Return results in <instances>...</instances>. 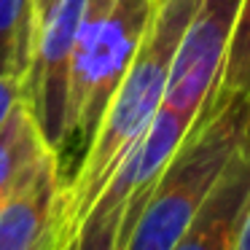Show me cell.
Listing matches in <instances>:
<instances>
[{
    "label": "cell",
    "instance_id": "6da1fadb",
    "mask_svg": "<svg viewBox=\"0 0 250 250\" xmlns=\"http://www.w3.org/2000/svg\"><path fill=\"white\" fill-rule=\"evenodd\" d=\"M199 0H159L153 22L76 175L62 186L57 250H70L89 207L164 105L169 73Z\"/></svg>",
    "mask_w": 250,
    "mask_h": 250
},
{
    "label": "cell",
    "instance_id": "7a4b0ae2",
    "mask_svg": "<svg viewBox=\"0 0 250 250\" xmlns=\"http://www.w3.org/2000/svg\"><path fill=\"white\" fill-rule=\"evenodd\" d=\"M250 135V103L210 97L167 162L126 250H178L229 159Z\"/></svg>",
    "mask_w": 250,
    "mask_h": 250
},
{
    "label": "cell",
    "instance_id": "3957f363",
    "mask_svg": "<svg viewBox=\"0 0 250 250\" xmlns=\"http://www.w3.org/2000/svg\"><path fill=\"white\" fill-rule=\"evenodd\" d=\"M159 0H89L76 41L65 113L62 159H70L76 175L83 162L113 94L119 92L143 38L153 22ZM67 178V180H70ZM67 186V183H65Z\"/></svg>",
    "mask_w": 250,
    "mask_h": 250
},
{
    "label": "cell",
    "instance_id": "277c9868",
    "mask_svg": "<svg viewBox=\"0 0 250 250\" xmlns=\"http://www.w3.org/2000/svg\"><path fill=\"white\" fill-rule=\"evenodd\" d=\"M191 124L194 119L162 105L148 132L124 156L89 207L70 250H126V239L135 231L164 167Z\"/></svg>",
    "mask_w": 250,
    "mask_h": 250
},
{
    "label": "cell",
    "instance_id": "5b68a950",
    "mask_svg": "<svg viewBox=\"0 0 250 250\" xmlns=\"http://www.w3.org/2000/svg\"><path fill=\"white\" fill-rule=\"evenodd\" d=\"M242 0H199L169 73L164 108L196 119L215 94Z\"/></svg>",
    "mask_w": 250,
    "mask_h": 250
},
{
    "label": "cell",
    "instance_id": "8992f818",
    "mask_svg": "<svg viewBox=\"0 0 250 250\" xmlns=\"http://www.w3.org/2000/svg\"><path fill=\"white\" fill-rule=\"evenodd\" d=\"M89 0H60L35 35V54L24 81V97L35 113L46 143L60 156L65 140V113L76 41Z\"/></svg>",
    "mask_w": 250,
    "mask_h": 250
},
{
    "label": "cell",
    "instance_id": "52a82bcc",
    "mask_svg": "<svg viewBox=\"0 0 250 250\" xmlns=\"http://www.w3.org/2000/svg\"><path fill=\"white\" fill-rule=\"evenodd\" d=\"M62 186L60 156L49 151L0 199V250H57Z\"/></svg>",
    "mask_w": 250,
    "mask_h": 250
},
{
    "label": "cell",
    "instance_id": "ba28073f",
    "mask_svg": "<svg viewBox=\"0 0 250 250\" xmlns=\"http://www.w3.org/2000/svg\"><path fill=\"white\" fill-rule=\"evenodd\" d=\"M250 215V135L234 151L226 169L207 199L202 202L194 223L178 250H237L239 234Z\"/></svg>",
    "mask_w": 250,
    "mask_h": 250
},
{
    "label": "cell",
    "instance_id": "9c48e42d",
    "mask_svg": "<svg viewBox=\"0 0 250 250\" xmlns=\"http://www.w3.org/2000/svg\"><path fill=\"white\" fill-rule=\"evenodd\" d=\"M49 151L54 148L46 143L27 97H19L0 126V199Z\"/></svg>",
    "mask_w": 250,
    "mask_h": 250
},
{
    "label": "cell",
    "instance_id": "30bf717a",
    "mask_svg": "<svg viewBox=\"0 0 250 250\" xmlns=\"http://www.w3.org/2000/svg\"><path fill=\"white\" fill-rule=\"evenodd\" d=\"M35 54L33 0H0V76L27 81Z\"/></svg>",
    "mask_w": 250,
    "mask_h": 250
},
{
    "label": "cell",
    "instance_id": "8fae6325",
    "mask_svg": "<svg viewBox=\"0 0 250 250\" xmlns=\"http://www.w3.org/2000/svg\"><path fill=\"white\" fill-rule=\"evenodd\" d=\"M212 97L215 100L239 97L245 103H250V0H242L237 27H234L226 62H223L221 81H218V89Z\"/></svg>",
    "mask_w": 250,
    "mask_h": 250
},
{
    "label": "cell",
    "instance_id": "7c38bea8",
    "mask_svg": "<svg viewBox=\"0 0 250 250\" xmlns=\"http://www.w3.org/2000/svg\"><path fill=\"white\" fill-rule=\"evenodd\" d=\"M19 97H24V81L0 76V126L8 119V113H11V108L17 105Z\"/></svg>",
    "mask_w": 250,
    "mask_h": 250
},
{
    "label": "cell",
    "instance_id": "4fadbf2b",
    "mask_svg": "<svg viewBox=\"0 0 250 250\" xmlns=\"http://www.w3.org/2000/svg\"><path fill=\"white\" fill-rule=\"evenodd\" d=\"M60 6V0H33V14H35V35L43 27V22L51 17V11Z\"/></svg>",
    "mask_w": 250,
    "mask_h": 250
},
{
    "label": "cell",
    "instance_id": "5bb4252c",
    "mask_svg": "<svg viewBox=\"0 0 250 250\" xmlns=\"http://www.w3.org/2000/svg\"><path fill=\"white\" fill-rule=\"evenodd\" d=\"M237 250H250V215H248V223H245L242 234H239V242H237Z\"/></svg>",
    "mask_w": 250,
    "mask_h": 250
}]
</instances>
